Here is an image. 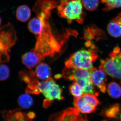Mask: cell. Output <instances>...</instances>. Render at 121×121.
<instances>
[{"mask_svg": "<svg viewBox=\"0 0 121 121\" xmlns=\"http://www.w3.org/2000/svg\"><path fill=\"white\" fill-rule=\"evenodd\" d=\"M76 52L70 56L65 62L66 67L92 71L94 69L93 64L98 58L97 48H89Z\"/></svg>", "mask_w": 121, "mask_h": 121, "instance_id": "cell-2", "label": "cell"}, {"mask_svg": "<svg viewBox=\"0 0 121 121\" xmlns=\"http://www.w3.org/2000/svg\"><path fill=\"white\" fill-rule=\"evenodd\" d=\"M99 68L113 78L121 80V50L116 47L105 59H101Z\"/></svg>", "mask_w": 121, "mask_h": 121, "instance_id": "cell-5", "label": "cell"}, {"mask_svg": "<svg viewBox=\"0 0 121 121\" xmlns=\"http://www.w3.org/2000/svg\"><path fill=\"white\" fill-rule=\"evenodd\" d=\"M10 75V70L8 66L4 64L0 65V81L7 80Z\"/></svg>", "mask_w": 121, "mask_h": 121, "instance_id": "cell-24", "label": "cell"}, {"mask_svg": "<svg viewBox=\"0 0 121 121\" xmlns=\"http://www.w3.org/2000/svg\"><path fill=\"white\" fill-rule=\"evenodd\" d=\"M36 89L38 94L42 93L46 98L43 105L46 108L48 107L54 100H61L64 99L62 95V89L52 78L39 82Z\"/></svg>", "mask_w": 121, "mask_h": 121, "instance_id": "cell-4", "label": "cell"}, {"mask_svg": "<svg viewBox=\"0 0 121 121\" xmlns=\"http://www.w3.org/2000/svg\"><path fill=\"white\" fill-rule=\"evenodd\" d=\"M17 40L16 33L11 23H7L0 28V43L7 51L10 52Z\"/></svg>", "mask_w": 121, "mask_h": 121, "instance_id": "cell-6", "label": "cell"}, {"mask_svg": "<svg viewBox=\"0 0 121 121\" xmlns=\"http://www.w3.org/2000/svg\"><path fill=\"white\" fill-rule=\"evenodd\" d=\"M35 73L38 79L45 80L51 78V71L50 67L44 63H40L36 68Z\"/></svg>", "mask_w": 121, "mask_h": 121, "instance_id": "cell-14", "label": "cell"}, {"mask_svg": "<svg viewBox=\"0 0 121 121\" xmlns=\"http://www.w3.org/2000/svg\"><path fill=\"white\" fill-rule=\"evenodd\" d=\"M17 102L21 108L27 109L31 107L33 104V100L31 96L26 93L20 95Z\"/></svg>", "mask_w": 121, "mask_h": 121, "instance_id": "cell-18", "label": "cell"}, {"mask_svg": "<svg viewBox=\"0 0 121 121\" xmlns=\"http://www.w3.org/2000/svg\"><path fill=\"white\" fill-rule=\"evenodd\" d=\"M118 120H119V121H121V115H120V117H119Z\"/></svg>", "mask_w": 121, "mask_h": 121, "instance_id": "cell-28", "label": "cell"}, {"mask_svg": "<svg viewBox=\"0 0 121 121\" xmlns=\"http://www.w3.org/2000/svg\"><path fill=\"white\" fill-rule=\"evenodd\" d=\"M106 121V120H104V121Z\"/></svg>", "mask_w": 121, "mask_h": 121, "instance_id": "cell-31", "label": "cell"}, {"mask_svg": "<svg viewBox=\"0 0 121 121\" xmlns=\"http://www.w3.org/2000/svg\"><path fill=\"white\" fill-rule=\"evenodd\" d=\"M58 121H89L86 115H80V112L75 108H69L58 113Z\"/></svg>", "mask_w": 121, "mask_h": 121, "instance_id": "cell-8", "label": "cell"}, {"mask_svg": "<svg viewBox=\"0 0 121 121\" xmlns=\"http://www.w3.org/2000/svg\"><path fill=\"white\" fill-rule=\"evenodd\" d=\"M96 96L94 95L84 94L82 97L87 103L93 106L96 107L98 105L100 104V102Z\"/></svg>", "mask_w": 121, "mask_h": 121, "instance_id": "cell-22", "label": "cell"}, {"mask_svg": "<svg viewBox=\"0 0 121 121\" xmlns=\"http://www.w3.org/2000/svg\"><path fill=\"white\" fill-rule=\"evenodd\" d=\"M4 121H27L34 118L35 114L32 112L24 113L19 110H9L2 112Z\"/></svg>", "mask_w": 121, "mask_h": 121, "instance_id": "cell-10", "label": "cell"}, {"mask_svg": "<svg viewBox=\"0 0 121 121\" xmlns=\"http://www.w3.org/2000/svg\"><path fill=\"white\" fill-rule=\"evenodd\" d=\"M84 38L86 40L88 41H91L94 39L89 28L87 29L84 32Z\"/></svg>", "mask_w": 121, "mask_h": 121, "instance_id": "cell-25", "label": "cell"}, {"mask_svg": "<svg viewBox=\"0 0 121 121\" xmlns=\"http://www.w3.org/2000/svg\"><path fill=\"white\" fill-rule=\"evenodd\" d=\"M57 8L59 16L67 20L69 23L73 21L83 23L84 15L81 0H62Z\"/></svg>", "mask_w": 121, "mask_h": 121, "instance_id": "cell-3", "label": "cell"}, {"mask_svg": "<svg viewBox=\"0 0 121 121\" xmlns=\"http://www.w3.org/2000/svg\"><path fill=\"white\" fill-rule=\"evenodd\" d=\"M107 29L109 35L112 37H121V24L115 18L108 24Z\"/></svg>", "mask_w": 121, "mask_h": 121, "instance_id": "cell-15", "label": "cell"}, {"mask_svg": "<svg viewBox=\"0 0 121 121\" xmlns=\"http://www.w3.org/2000/svg\"><path fill=\"white\" fill-rule=\"evenodd\" d=\"M115 18L118 21V22L121 24V13L118 14V15L115 17Z\"/></svg>", "mask_w": 121, "mask_h": 121, "instance_id": "cell-27", "label": "cell"}, {"mask_svg": "<svg viewBox=\"0 0 121 121\" xmlns=\"http://www.w3.org/2000/svg\"><path fill=\"white\" fill-rule=\"evenodd\" d=\"M53 10L49 5L39 6L34 10L41 25L39 33L36 36L37 41L33 51L42 60L48 56L52 57L59 52L70 36L78 35L75 30L70 29H66L62 34L54 32L51 22Z\"/></svg>", "mask_w": 121, "mask_h": 121, "instance_id": "cell-1", "label": "cell"}, {"mask_svg": "<svg viewBox=\"0 0 121 121\" xmlns=\"http://www.w3.org/2000/svg\"><path fill=\"white\" fill-rule=\"evenodd\" d=\"M91 71L65 67L63 71V75L66 80L75 82L81 79L91 78Z\"/></svg>", "mask_w": 121, "mask_h": 121, "instance_id": "cell-7", "label": "cell"}, {"mask_svg": "<svg viewBox=\"0 0 121 121\" xmlns=\"http://www.w3.org/2000/svg\"><path fill=\"white\" fill-rule=\"evenodd\" d=\"M74 104L75 107L80 112L83 114H89L94 112L97 109L96 107L91 106L84 101L82 97L74 99Z\"/></svg>", "mask_w": 121, "mask_h": 121, "instance_id": "cell-13", "label": "cell"}, {"mask_svg": "<svg viewBox=\"0 0 121 121\" xmlns=\"http://www.w3.org/2000/svg\"><path fill=\"white\" fill-rule=\"evenodd\" d=\"M120 85H121V81H120Z\"/></svg>", "mask_w": 121, "mask_h": 121, "instance_id": "cell-30", "label": "cell"}, {"mask_svg": "<svg viewBox=\"0 0 121 121\" xmlns=\"http://www.w3.org/2000/svg\"><path fill=\"white\" fill-rule=\"evenodd\" d=\"M22 59V63L24 65L29 69L39 65L42 60L33 51L24 54Z\"/></svg>", "mask_w": 121, "mask_h": 121, "instance_id": "cell-11", "label": "cell"}, {"mask_svg": "<svg viewBox=\"0 0 121 121\" xmlns=\"http://www.w3.org/2000/svg\"><path fill=\"white\" fill-rule=\"evenodd\" d=\"M70 92L75 98L81 97L84 94L82 88L78 83L74 82L70 86Z\"/></svg>", "mask_w": 121, "mask_h": 121, "instance_id": "cell-19", "label": "cell"}, {"mask_svg": "<svg viewBox=\"0 0 121 121\" xmlns=\"http://www.w3.org/2000/svg\"><path fill=\"white\" fill-rule=\"evenodd\" d=\"M102 115L110 120H118L121 114V105L115 104L103 110Z\"/></svg>", "mask_w": 121, "mask_h": 121, "instance_id": "cell-12", "label": "cell"}, {"mask_svg": "<svg viewBox=\"0 0 121 121\" xmlns=\"http://www.w3.org/2000/svg\"><path fill=\"white\" fill-rule=\"evenodd\" d=\"M1 18L0 17V25H1Z\"/></svg>", "mask_w": 121, "mask_h": 121, "instance_id": "cell-29", "label": "cell"}, {"mask_svg": "<svg viewBox=\"0 0 121 121\" xmlns=\"http://www.w3.org/2000/svg\"><path fill=\"white\" fill-rule=\"evenodd\" d=\"M105 5L104 10L109 11L113 9L121 8V0H101Z\"/></svg>", "mask_w": 121, "mask_h": 121, "instance_id": "cell-20", "label": "cell"}, {"mask_svg": "<svg viewBox=\"0 0 121 121\" xmlns=\"http://www.w3.org/2000/svg\"><path fill=\"white\" fill-rule=\"evenodd\" d=\"M91 79L94 86L97 87L101 92L106 93L107 90V77L106 73L102 69L95 68L91 71Z\"/></svg>", "mask_w": 121, "mask_h": 121, "instance_id": "cell-9", "label": "cell"}, {"mask_svg": "<svg viewBox=\"0 0 121 121\" xmlns=\"http://www.w3.org/2000/svg\"><path fill=\"white\" fill-rule=\"evenodd\" d=\"M107 90L108 95L113 98L118 99L121 97V86L115 82L110 83Z\"/></svg>", "mask_w": 121, "mask_h": 121, "instance_id": "cell-17", "label": "cell"}, {"mask_svg": "<svg viewBox=\"0 0 121 121\" xmlns=\"http://www.w3.org/2000/svg\"><path fill=\"white\" fill-rule=\"evenodd\" d=\"M31 15V10L27 5H21L17 9V19L21 22H27L30 19Z\"/></svg>", "mask_w": 121, "mask_h": 121, "instance_id": "cell-16", "label": "cell"}, {"mask_svg": "<svg viewBox=\"0 0 121 121\" xmlns=\"http://www.w3.org/2000/svg\"><path fill=\"white\" fill-rule=\"evenodd\" d=\"M49 121H58L57 114L54 115V116H52L49 119Z\"/></svg>", "mask_w": 121, "mask_h": 121, "instance_id": "cell-26", "label": "cell"}, {"mask_svg": "<svg viewBox=\"0 0 121 121\" xmlns=\"http://www.w3.org/2000/svg\"><path fill=\"white\" fill-rule=\"evenodd\" d=\"M89 28L94 37V39L98 40L100 39L105 38V35L104 32L102 30H99L94 26H91V27Z\"/></svg>", "mask_w": 121, "mask_h": 121, "instance_id": "cell-23", "label": "cell"}, {"mask_svg": "<svg viewBox=\"0 0 121 121\" xmlns=\"http://www.w3.org/2000/svg\"><path fill=\"white\" fill-rule=\"evenodd\" d=\"M82 3L86 10L94 11L97 9L99 5V0H82Z\"/></svg>", "mask_w": 121, "mask_h": 121, "instance_id": "cell-21", "label": "cell"}]
</instances>
